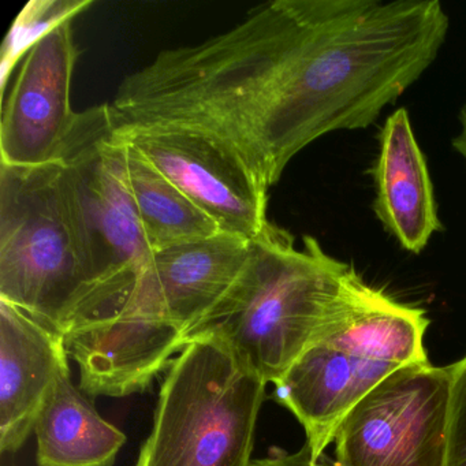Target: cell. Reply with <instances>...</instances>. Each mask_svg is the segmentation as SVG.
<instances>
[{
  "mask_svg": "<svg viewBox=\"0 0 466 466\" xmlns=\"http://www.w3.org/2000/svg\"><path fill=\"white\" fill-rule=\"evenodd\" d=\"M253 466H339L335 458L329 454L320 455L318 460H312L307 444L294 452L282 449H272L264 458L253 461Z\"/></svg>",
  "mask_w": 466,
  "mask_h": 466,
  "instance_id": "obj_15",
  "label": "cell"
},
{
  "mask_svg": "<svg viewBox=\"0 0 466 466\" xmlns=\"http://www.w3.org/2000/svg\"><path fill=\"white\" fill-rule=\"evenodd\" d=\"M370 174L376 190V217L406 252L419 255L443 226L427 160L405 108L384 122Z\"/></svg>",
  "mask_w": 466,
  "mask_h": 466,
  "instance_id": "obj_11",
  "label": "cell"
},
{
  "mask_svg": "<svg viewBox=\"0 0 466 466\" xmlns=\"http://www.w3.org/2000/svg\"><path fill=\"white\" fill-rule=\"evenodd\" d=\"M454 364L409 365L365 395L335 435L339 466H446Z\"/></svg>",
  "mask_w": 466,
  "mask_h": 466,
  "instance_id": "obj_6",
  "label": "cell"
},
{
  "mask_svg": "<svg viewBox=\"0 0 466 466\" xmlns=\"http://www.w3.org/2000/svg\"><path fill=\"white\" fill-rule=\"evenodd\" d=\"M446 466H466V356L454 362Z\"/></svg>",
  "mask_w": 466,
  "mask_h": 466,
  "instance_id": "obj_14",
  "label": "cell"
},
{
  "mask_svg": "<svg viewBox=\"0 0 466 466\" xmlns=\"http://www.w3.org/2000/svg\"><path fill=\"white\" fill-rule=\"evenodd\" d=\"M125 146L130 189L152 252L222 233L211 218L159 173L137 149L127 143Z\"/></svg>",
  "mask_w": 466,
  "mask_h": 466,
  "instance_id": "obj_13",
  "label": "cell"
},
{
  "mask_svg": "<svg viewBox=\"0 0 466 466\" xmlns=\"http://www.w3.org/2000/svg\"><path fill=\"white\" fill-rule=\"evenodd\" d=\"M69 370L65 338L0 299V451H20Z\"/></svg>",
  "mask_w": 466,
  "mask_h": 466,
  "instance_id": "obj_10",
  "label": "cell"
},
{
  "mask_svg": "<svg viewBox=\"0 0 466 466\" xmlns=\"http://www.w3.org/2000/svg\"><path fill=\"white\" fill-rule=\"evenodd\" d=\"M370 289L318 239L305 236L299 249L289 231L269 222L253 239L244 271L187 345L198 338L219 340L275 386L308 349L353 318Z\"/></svg>",
  "mask_w": 466,
  "mask_h": 466,
  "instance_id": "obj_1",
  "label": "cell"
},
{
  "mask_svg": "<svg viewBox=\"0 0 466 466\" xmlns=\"http://www.w3.org/2000/svg\"><path fill=\"white\" fill-rule=\"evenodd\" d=\"M0 299L64 338L122 308L95 274L61 160L0 163Z\"/></svg>",
  "mask_w": 466,
  "mask_h": 466,
  "instance_id": "obj_2",
  "label": "cell"
},
{
  "mask_svg": "<svg viewBox=\"0 0 466 466\" xmlns=\"http://www.w3.org/2000/svg\"><path fill=\"white\" fill-rule=\"evenodd\" d=\"M58 160L66 168L97 280L124 305L154 252L130 189L127 146L116 136L107 103L78 113Z\"/></svg>",
  "mask_w": 466,
  "mask_h": 466,
  "instance_id": "obj_5",
  "label": "cell"
},
{
  "mask_svg": "<svg viewBox=\"0 0 466 466\" xmlns=\"http://www.w3.org/2000/svg\"><path fill=\"white\" fill-rule=\"evenodd\" d=\"M116 133L211 218L222 233L253 241L269 225L268 190L217 138L174 125L127 127Z\"/></svg>",
  "mask_w": 466,
  "mask_h": 466,
  "instance_id": "obj_7",
  "label": "cell"
},
{
  "mask_svg": "<svg viewBox=\"0 0 466 466\" xmlns=\"http://www.w3.org/2000/svg\"><path fill=\"white\" fill-rule=\"evenodd\" d=\"M452 147L466 162V105L463 106L460 113V130H458V135L452 138Z\"/></svg>",
  "mask_w": 466,
  "mask_h": 466,
  "instance_id": "obj_16",
  "label": "cell"
},
{
  "mask_svg": "<svg viewBox=\"0 0 466 466\" xmlns=\"http://www.w3.org/2000/svg\"><path fill=\"white\" fill-rule=\"evenodd\" d=\"M266 387L219 340L193 339L166 373L136 466H253Z\"/></svg>",
  "mask_w": 466,
  "mask_h": 466,
  "instance_id": "obj_4",
  "label": "cell"
},
{
  "mask_svg": "<svg viewBox=\"0 0 466 466\" xmlns=\"http://www.w3.org/2000/svg\"><path fill=\"white\" fill-rule=\"evenodd\" d=\"M427 310L370 289L353 318L308 349L275 384V400L304 428L312 460L326 454L349 411L389 376L428 360Z\"/></svg>",
  "mask_w": 466,
  "mask_h": 466,
  "instance_id": "obj_3",
  "label": "cell"
},
{
  "mask_svg": "<svg viewBox=\"0 0 466 466\" xmlns=\"http://www.w3.org/2000/svg\"><path fill=\"white\" fill-rule=\"evenodd\" d=\"M252 241L218 233L155 252L133 301L187 346L190 332L233 288L249 260Z\"/></svg>",
  "mask_w": 466,
  "mask_h": 466,
  "instance_id": "obj_9",
  "label": "cell"
},
{
  "mask_svg": "<svg viewBox=\"0 0 466 466\" xmlns=\"http://www.w3.org/2000/svg\"><path fill=\"white\" fill-rule=\"evenodd\" d=\"M75 15L51 26L24 53L0 122V163L32 167L56 162L78 113L70 103L78 58Z\"/></svg>",
  "mask_w": 466,
  "mask_h": 466,
  "instance_id": "obj_8",
  "label": "cell"
},
{
  "mask_svg": "<svg viewBox=\"0 0 466 466\" xmlns=\"http://www.w3.org/2000/svg\"><path fill=\"white\" fill-rule=\"evenodd\" d=\"M69 372L48 395L35 425L37 466H114L127 443L121 430L103 419Z\"/></svg>",
  "mask_w": 466,
  "mask_h": 466,
  "instance_id": "obj_12",
  "label": "cell"
}]
</instances>
